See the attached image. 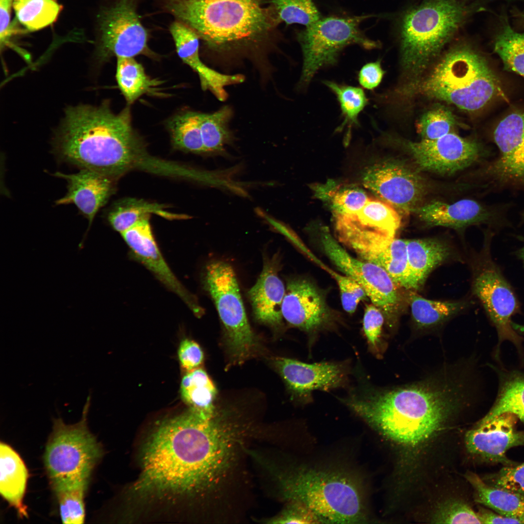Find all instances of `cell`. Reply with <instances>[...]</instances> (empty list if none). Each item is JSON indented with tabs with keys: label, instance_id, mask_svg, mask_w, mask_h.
<instances>
[{
	"label": "cell",
	"instance_id": "cell-1",
	"mask_svg": "<svg viewBox=\"0 0 524 524\" xmlns=\"http://www.w3.org/2000/svg\"><path fill=\"white\" fill-rule=\"evenodd\" d=\"M242 431L226 415L205 417L190 409L163 421L145 444L134 491L193 495L211 490L230 468Z\"/></svg>",
	"mask_w": 524,
	"mask_h": 524
},
{
	"label": "cell",
	"instance_id": "cell-2",
	"mask_svg": "<svg viewBox=\"0 0 524 524\" xmlns=\"http://www.w3.org/2000/svg\"><path fill=\"white\" fill-rule=\"evenodd\" d=\"M53 148L61 161L113 179L132 167L143 151L129 107L116 113L108 101L67 108Z\"/></svg>",
	"mask_w": 524,
	"mask_h": 524
},
{
	"label": "cell",
	"instance_id": "cell-3",
	"mask_svg": "<svg viewBox=\"0 0 524 524\" xmlns=\"http://www.w3.org/2000/svg\"><path fill=\"white\" fill-rule=\"evenodd\" d=\"M362 388L343 402L381 434L407 449L429 440L460 404L458 390L447 386Z\"/></svg>",
	"mask_w": 524,
	"mask_h": 524
},
{
	"label": "cell",
	"instance_id": "cell-4",
	"mask_svg": "<svg viewBox=\"0 0 524 524\" xmlns=\"http://www.w3.org/2000/svg\"><path fill=\"white\" fill-rule=\"evenodd\" d=\"M408 91L468 112L482 108L502 93L500 82L487 62L467 46L447 52L426 77L410 84Z\"/></svg>",
	"mask_w": 524,
	"mask_h": 524
},
{
	"label": "cell",
	"instance_id": "cell-5",
	"mask_svg": "<svg viewBox=\"0 0 524 524\" xmlns=\"http://www.w3.org/2000/svg\"><path fill=\"white\" fill-rule=\"evenodd\" d=\"M283 496L303 505L321 523L357 524L366 520L357 482L343 472L300 467L278 476Z\"/></svg>",
	"mask_w": 524,
	"mask_h": 524
},
{
	"label": "cell",
	"instance_id": "cell-6",
	"mask_svg": "<svg viewBox=\"0 0 524 524\" xmlns=\"http://www.w3.org/2000/svg\"><path fill=\"white\" fill-rule=\"evenodd\" d=\"M165 6L212 46L253 38L271 26L259 0H165Z\"/></svg>",
	"mask_w": 524,
	"mask_h": 524
},
{
	"label": "cell",
	"instance_id": "cell-7",
	"mask_svg": "<svg viewBox=\"0 0 524 524\" xmlns=\"http://www.w3.org/2000/svg\"><path fill=\"white\" fill-rule=\"evenodd\" d=\"M466 8L454 0H430L409 10L401 25V53L404 67L418 74L457 31Z\"/></svg>",
	"mask_w": 524,
	"mask_h": 524
},
{
	"label": "cell",
	"instance_id": "cell-8",
	"mask_svg": "<svg viewBox=\"0 0 524 524\" xmlns=\"http://www.w3.org/2000/svg\"><path fill=\"white\" fill-rule=\"evenodd\" d=\"M370 17L329 16L298 32L297 39L303 54V66L299 85L306 87L321 69L333 66L341 52L351 45L365 49L380 47L379 42L366 36L360 28V23Z\"/></svg>",
	"mask_w": 524,
	"mask_h": 524
},
{
	"label": "cell",
	"instance_id": "cell-9",
	"mask_svg": "<svg viewBox=\"0 0 524 524\" xmlns=\"http://www.w3.org/2000/svg\"><path fill=\"white\" fill-rule=\"evenodd\" d=\"M87 411L82 419L73 425L61 419L54 422L44 456L45 466L51 484L89 480L101 457V447L86 424Z\"/></svg>",
	"mask_w": 524,
	"mask_h": 524
},
{
	"label": "cell",
	"instance_id": "cell-10",
	"mask_svg": "<svg viewBox=\"0 0 524 524\" xmlns=\"http://www.w3.org/2000/svg\"><path fill=\"white\" fill-rule=\"evenodd\" d=\"M204 284L225 328L230 353L240 363L253 353L257 342L247 320L234 271L225 262H212L206 266Z\"/></svg>",
	"mask_w": 524,
	"mask_h": 524
},
{
	"label": "cell",
	"instance_id": "cell-11",
	"mask_svg": "<svg viewBox=\"0 0 524 524\" xmlns=\"http://www.w3.org/2000/svg\"><path fill=\"white\" fill-rule=\"evenodd\" d=\"M333 215L339 242L362 259L374 253L394 237L401 224L399 214L393 206L372 196L357 212Z\"/></svg>",
	"mask_w": 524,
	"mask_h": 524
},
{
	"label": "cell",
	"instance_id": "cell-12",
	"mask_svg": "<svg viewBox=\"0 0 524 524\" xmlns=\"http://www.w3.org/2000/svg\"><path fill=\"white\" fill-rule=\"evenodd\" d=\"M494 233L491 229L487 232V241L473 280V292L496 328L498 346L508 340L521 349L523 339L513 328L511 320L520 311V304L513 288L491 257L490 243Z\"/></svg>",
	"mask_w": 524,
	"mask_h": 524
},
{
	"label": "cell",
	"instance_id": "cell-13",
	"mask_svg": "<svg viewBox=\"0 0 524 524\" xmlns=\"http://www.w3.org/2000/svg\"><path fill=\"white\" fill-rule=\"evenodd\" d=\"M493 141L499 154L483 170L486 186L493 192H524V112H513L502 119L493 131Z\"/></svg>",
	"mask_w": 524,
	"mask_h": 524
},
{
	"label": "cell",
	"instance_id": "cell-14",
	"mask_svg": "<svg viewBox=\"0 0 524 524\" xmlns=\"http://www.w3.org/2000/svg\"><path fill=\"white\" fill-rule=\"evenodd\" d=\"M321 245L327 257L344 275L364 289L372 303L378 307L393 325L400 309L401 299L397 286L380 266L350 255L327 231L322 232Z\"/></svg>",
	"mask_w": 524,
	"mask_h": 524
},
{
	"label": "cell",
	"instance_id": "cell-15",
	"mask_svg": "<svg viewBox=\"0 0 524 524\" xmlns=\"http://www.w3.org/2000/svg\"><path fill=\"white\" fill-rule=\"evenodd\" d=\"M101 56L133 57L150 52L148 32L136 10V0H117L98 16Z\"/></svg>",
	"mask_w": 524,
	"mask_h": 524
},
{
	"label": "cell",
	"instance_id": "cell-16",
	"mask_svg": "<svg viewBox=\"0 0 524 524\" xmlns=\"http://www.w3.org/2000/svg\"><path fill=\"white\" fill-rule=\"evenodd\" d=\"M363 186L379 198L405 213L416 212L426 194V186L415 171L402 164H375L363 174Z\"/></svg>",
	"mask_w": 524,
	"mask_h": 524
},
{
	"label": "cell",
	"instance_id": "cell-17",
	"mask_svg": "<svg viewBox=\"0 0 524 524\" xmlns=\"http://www.w3.org/2000/svg\"><path fill=\"white\" fill-rule=\"evenodd\" d=\"M406 147L421 169L442 174L455 173L491 156L477 141L454 132L435 140L408 142Z\"/></svg>",
	"mask_w": 524,
	"mask_h": 524
},
{
	"label": "cell",
	"instance_id": "cell-18",
	"mask_svg": "<svg viewBox=\"0 0 524 524\" xmlns=\"http://www.w3.org/2000/svg\"><path fill=\"white\" fill-rule=\"evenodd\" d=\"M509 204H484L472 199H463L453 203L431 201L416 211L426 224L459 228L485 224L494 230L510 225L508 218Z\"/></svg>",
	"mask_w": 524,
	"mask_h": 524
},
{
	"label": "cell",
	"instance_id": "cell-19",
	"mask_svg": "<svg viewBox=\"0 0 524 524\" xmlns=\"http://www.w3.org/2000/svg\"><path fill=\"white\" fill-rule=\"evenodd\" d=\"M274 364L294 395L301 402L310 403L315 390L328 391L344 386L349 369L345 362L308 363L277 358Z\"/></svg>",
	"mask_w": 524,
	"mask_h": 524
},
{
	"label": "cell",
	"instance_id": "cell-20",
	"mask_svg": "<svg viewBox=\"0 0 524 524\" xmlns=\"http://www.w3.org/2000/svg\"><path fill=\"white\" fill-rule=\"evenodd\" d=\"M517 416L507 412L488 421L481 420L465 435L468 451L485 461L514 465L506 456L510 448L524 445V431L516 428Z\"/></svg>",
	"mask_w": 524,
	"mask_h": 524
},
{
	"label": "cell",
	"instance_id": "cell-21",
	"mask_svg": "<svg viewBox=\"0 0 524 524\" xmlns=\"http://www.w3.org/2000/svg\"><path fill=\"white\" fill-rule=\"evenodd\" d=\"M121 234L135 257L178 295L194 314L201 316L204 310L196 298L180 282L162 256L151 231L149 215Z\"/></svg>",
	"mask_w": 524,
	"mask_h": 524
},
{
	"label": "cell",
	"instance_id": "cell-22",
	"mask_svg": "<svg viewBox=\"0 0 524 524\" xmlns=\"http://www.w3.org/2000/svg\"><path fill=\"white\" fill-rule=\"evenodd\" d=\"M283 318L310 335L328 326L331 315L322 293L310 280H288L282 305Z\"/></svg>",
	"mask_w": 524,
	"mask_h": 524
},
{
	"label": "cell",
	"instance_id": "cell-23",
	"mask_svg": "<svg viewBox=\"0 0 524 524\" xmlns=\"http://www.w3.org/2000/svg\"><path fill=\"white\" fill-rule=\"evenodd\" d=\"M53 176L66 180L67 184L66 194L57 200L55 204H73L88 221V228L79 244V250H82L96 214L113 193V179L86 168H81L73 174L57 172Z\"/></svg>",
	"mask_w": 524,
	"mask_h": 524
},
{
	"label": "cell",
	"instance_id": "cell-24",
	"mask_svg": "<svg viewBox=\"0 0 524 524\" xmlns=\"http://www.w3.org/2000/svg\"><path fill=\"white\" fill-rule=\"evenodd\" d=\"M170 31L179 57L198 75L201 88L209 90L219 100L228 97L226 87L244 81L241 74L228 75L213 70L201 60L199 54V38L191 28L177 20L170 26Z\"/></svg>",
	"mask_w": 524,
	"mask_h": 524
},
{
	"label": "cell",
	"instance_id": "cell-25",
	"mask_svg": "<svg viewBox=\"0 0 524 524\" xmlns=\"http://www.w3.org/2000/svg\"><path fill=\"white\" fill-rule=\"evenodd\" d=\"M276 256L265 261L256 283L248 291L253 313L259 322L273 327L282 324V305L285 288L278 275Z\"/></svg>",
	"mask_w": 524,
	"mask_h": 524
},
{
	"label": "cell",
	"instance_id": "cell-26",
	"mask_svg": "<svg viewBox=\"0 0 524 524\" xmlns=\"http://www.w3.org/2000/svg\"><path fill=\"white\" fill-rule=\"evenodd\" d=\"M408 259V290H419L429 274L449 256L450 249L438 240H407Z\"/></svg>",
	"mask_w": 524,
	"mask_h": 524
},
{
	"label": "cell",
	"instance_id": "cell-27",
	"mask_svg": "<svg viewBox=\"0 0 524 524\" xmlns=\"http://www.w3.org/2000/svg\"><path fill=\"white\" fill-rule=\"evenodd\" d=\"M0 492L17 511L20 517H26L23 504L28 477V470L19 455L9 445L0 444Z\"/></svg>",
	"mask_w": 524,
	"mask_h": 524
},
{
	"label": "cell",
	"instance_id": "cell-28",
	"mask_svg": "<svg viewBox=\"0 0 524 524\" xmlns=\"http://www.w3.org/2000/svg\"><path fill=\"white\" fill-rule=\"evenodd\" d=\"M466 478L475 490V501L496 512L524 521V494L495 487L473 473Z\"/></svg>",
	"mask_w": 524,
	"mask_h": 524
},
{
	"label": "cell",
	"instance_id": "cell-29",
	"mask_svg": "<svg viewBox=\"0 0 524 524\" xmlns=\"http://www.w3.org/2000/svg\"><path fill=\"white\" fill-rule=\"evenodd\" d=\"M186 373L180 383L182 400L190 409L205 416H213L215 413L213 403L216 390L212 381L200 367Z\"/></svg>",
	"mask_w": 524,
	"mask_h": 524
},
{
	"label": "cell",
	"instance_id": "cell-30",
	"mask_svg": "<svg viewBox=\"0 0 524 524\" xmlns=\"http://www.w3.org/2000/svg\"><path fill=\"white\" fill-rule=\"evenodd\" d=\"M116 79L129 105L143 94L151 92L160 83L149 77L143 66L133 57L117 58Z\"/></svg>",
	"mask_w": 524,
	"mask_h": 524
},
{
	"label": "cell",
	"instance_id": "cell-31",
	"mask_svg": "<svg viewBox=\"0 0 524 524\" xmlns=\"http://www.w3.org/2000/svg\"><path fill=\"white\" fill-rule=\"evenodd\" d=\"M363 260L383 268L397 286L407 288L408 259L407 240L393 237Z\"/></svg>",
	"mask_w": 524,
	"mask_h": 524
},
{
	"label": "cell",
	"instance_id": "cell-32",
	"mask_svg": "<svg viewBox=\"0 0 524 524\" xmlns=\"http://www.w3.org/2000/svg\"><path fill=\"white\" fill-rule=\"evenodd\" d=\"M407 299L413 319L420 328L438 325L465 307L464 302L430 300L412 291Z\"/></svg>",
	"mask_w": 524,
	"mask_h": 524
},
{
	"label": "cell",
	"instance_id": "cell-33",
	"mask_svg": "<svg viewBox=\"0 0 524 524\" xmlns=\"http://www.w3.org/2000/svg\"><path fill=\"white\" fill-rule=\"evenodd\" d=\"M15 19L28 32L46 27L57 18L62 7L55 0H13Z\"/></svg>",
	"mask_w": 524,
	"mask_h": 524
},
{
	"label": "cell",
	"instance_id": "cell-34",
	"mask_svg": "<svg viewBox=\"0 0 524 524\" xmlns=\"http://www.w3.org/2000/svg\"><path fill=\"white\" fill-rule=\"evenodd\" d=\"M88 482L89 480H85L52 485L58 499L63 523L79 524L84 523V497Z\"/></svg>",
	"mask_w": 524,
	"mask_h": 524
},
{
	"label": "cell",
	"instance_id": "cell-35",
	"mask_svg": "<svg viewBox=\"0 0 524 524\" xmlns=\"http://www.w3.org/2000/svg\"><path fill=\"white\" fill-rule=\"evenodd\" d=\"M507 412L514 414L524 422V375L519 373L504 377L494 404L481 420L488 421Z\"/></svg>",
	"mask_w": 524,
	"mask_h": 524
},
{
	"label": "cell",
	"instance_id": "cell-36",
	"mask_svg": "<svg viewBox=\"0 0 524 524\" xmlns=\"http://www.w3.org/2000/svg\"><path fill=\"white\" fill-rule=\"evenodd\" d=\"M231 110L224 106L212 113H200V127L205 152L221 153L230 140L229 122Z\"/></svg>",
	"mask_w": 524,
	"mask_h": 524
},
{
	"label": "cell",
	"instance_id": "cell-37",
	"mask_svg": "<svg viewBox=\"0 0 524 524\" xmlns=\"http://www.w3.org/2000/svg\"><path fill=\"white\" fill-rule=\"evenodd\" d=\"M199 113L188 111L172 117L168 123L175 146L194 153L205 152L200 127Z\"/></svg>",
	"mask_w": 524,
	"mask_h": 524
},
{
	"label": "cell",
	"instance_id": "cell-38",
	"mask_svg": "<svg viewBox=\"0 0 524 524\" xmlns=\"http://www.w3.org/2000/svg\"><path fill=\"white\" fill-rule=\"evenodd\" d=\"M323 83L335 94L340 104L343 121L338 129L346 128L349 134L352 127L360 125L358 117L368 104V98L361 88L331 81Z\"/></svg>",
	"mask_w": 524,
	"mask_h": 524
},
{
	"label": "cell",
	"instance_id": "cell-39",
	"mask_svg": "<svg viewBox=\"0 0 524 524\" xmlns=\"http://www.w3.org/2000/svg\"><path fill=\"white\" fill-rule=\"evenodd\" d=\"M494 50L505 70L524 78V33L518 32L508 22L505 23L496 38Z\"/></svg>",
	"mask_w": 524,
	"mask_h": 524
},
{
	"label": "cell",
	"instance_id": "cell-40",
	"mask_svg": "<svg viewBox=\"0 0 524 524\" xmlns=\"http://www.w3.org/2000/svg\"><path fill=\"white\" fill-rule=\"evenodd\" d=\"M278 19L286 24L309 26L322 18L313 0H271Z\"/></svg>",
	"mask_w": 524,
	"mask_h": 524
},
{
	"label": "cell",
	"instance_id": "cell-41",
	"mask_svg": "<svg viewBox=\"0 0 524 524\" xmlns=\"http://www.w3.org/2000/svg\"><path fill=\"white\" fill-rule=\"evenodd\" d=\"M456 124L455 117L446 107L438 106L425 113L418 125L422 139L435 140L450 133Z\"/></svg>",
	"mask_w": 524,
	"mask_h": 524
},
{
	"label": "cell",
	"instance_id": "cell-42",
	"mask_svg": "<svg viewBox=\"0 0 524 524\" xmlns=\"http://www.w3.org/2000/svg\"><path fill=\"white\" fill-rule=\"evenodd\" d=\"M152 208L147 203L129 201L113 209L108 213V221L115 230L121 234L149 215Z\"/></svg>",
	"mask_w": 524,
	"mask_h": 524
},
{
	"label": "cell",
	"instance_id": "cell-43",
	"mask_svg": "<svg viewBox=\"0 0 524 524\" xmlns=\"http://www.w3.org/2000/svg\"><path fill=\"white\" fill-rule=\"evenodd\" d=\"M433 520L436 523L481 524L477 513L459 501H448L436 510Z\"/></svg>",
	"mask_w": 524,
	"mask_h": 524
},
{
	"label": "cell",
	"instance_id": "cell-44",
	"mask_svg": "<svg viewBox=\"0 0 524 524\" xmlns=\"http://www.w3.org/2000/svg\"><path fill=\"white\" fill-rule=\"evenodd\" d=\"M370 196L359 187L350 186L332 192L331 202L333 213H350L361 209Z\"/></svg>",
	"mask_w": 524,
	"mask_h": 524
},
{
	"label": "cell",
	"instance_id": "cell-45",
	"mask_svg": "<svg viewBox=\"0 0 524 524\" xmlns=\"http://www.w3.org/2000/svg\"><path fill=\"white\" fill-rule=\"evenodd\" d=\"M326 270L335 280L339 288L342 307L349 313H354L359 303L367 297L362 287L355 280L328 269Z\"/></svg>",
	"mask_w": 524,
	"mask_h": 524
},
{
	"label": "cell",
	"instance_id": "cell-46",
	"mask_svg": "<svg viewBox=\"0 0 524 524\" xmlns=\"http://www.w3.org/2000/svg\"><path fill=\"white\" fill-rule=\"evenodd\" d=\"M384 321V314L378 307L373 303L366 305L362 321L363 330L369 348L373 353L380 350Z\"/></svg>",
	"mask_w": 524,
	"mask_h": 524
},
{
	"label": "cell",
	"instance_id": "cell-47",
	"mask_svg": "<svg viewBox=\"0 0 524 524\" xmlns=\"http://www.w3.org/2000/svg\"><path fill=\"white\" fill-rule=\"evenodd\" d=\"M486 481L492 486L524 494V462L506 466L496 473L488 475Z\"/></svg>",
	"mask_w": 524,
	"mask_h": 524
},
{
	"label": "cell",
	"instance_id": "cell-48",
	"mask_svg": "<svg viewBox=\"0 0 524 524\" xmlns=\"http://www.w3.org/2000/svg\"><path fill=\"white\" fill-rule=\"evenodd\" d=\"M290 505L279 516L271 519L273 524L321 523L318 518L307 508L298 503Z\"/></svg>",
	"mask_w": 524,
	"mask_h": 524
},
{
	"label": "cell",
	"instance_id": "cell-49",
	"mask_svg": "<svg viewBox=\"0 0 524 524\" xmlns=\"http://www.w3.org/2000/svg\"><path fill=\"white\" fill-rule=\"evenodd\" d=\"M178 354L180 365L186 372L199 367L203 360V353L200 346L188 339L180 342Z\"/></svg>",
	"mask_w": 524,
	"mask_h": 524
},
{
	"label": "cell",
	"instance_id": "cell-50",
	"mask_svg": "<svg viewBox=\"0 0 524 524\" xmlns=\"http://www.w3.org/2000/svg\"><path fill=\"white\" fill-rule=\"evenodd\" d=\"M384 74L381 62L377 60L363 66L358 73V80L363 88L371 90L379 85Z\"/></svg>",
	"mask_w": 524,
	"mask_h": 524
},
{
	"label": "cell",
	"instance_id": "cell-51",
	"mask_svg": "<svg viewBox=\"0 0 524 524\" xmlns=\"http://www.w3.org/2000/svg\"><path fill=\"white\" fill-rule=\"evenodd\" d=\"M477 513L481 524H524V521L521 519L503 515L483 508H480Z\"/></svg>",
	"mask_w": 524,
	"mask_h": 524
},
{
	"label": "cell",
	"instance_id": "cell-52",
	"mask_svg": "<svg viewBox=\"0 0 524 524\" xmlns=\"http://www.w3.org/2000/svg\"><path fill=\"white\" fill-rule=\"evenodd\" d=\"M13 0H0V14L8 16H10L11 8Z\"/></svg>",
	"mask_w": 524,
	"mask_h": 524
},
{
	"label": "cell",
	"instance_id": "cell-53",
	"mask_svg": "<svg viewBox=\"0 0 524 524\" xmlns=\"http://www.w3.org/2000/svg\"><path fill=\"white\" fill-rule=\"evenodd\" d=\"M517 256L522 261L524 265V245L518 250L517 252ZM512 326L513 328L518 331L519 332L524 334V325H520L515 323H512Z\"/></svg>",
	"mask_w": 524,
	"mask_h": 524
},
{
	"label": "cell",
	"instance_id": "cell-54",
	"mask_svg": "<svg viewBox=\"0 0 524 524\" xmlns=\"http://www.w3.org/2000/svg\"><path fill=\"white\" fill-rule=\"evenodd\" d=\"M521 16H522V19L524 20V15L523 14V15H521Z\"/></svg>",
	"mask_w": 524,
	"mask_h": 524
}]
</instances>
